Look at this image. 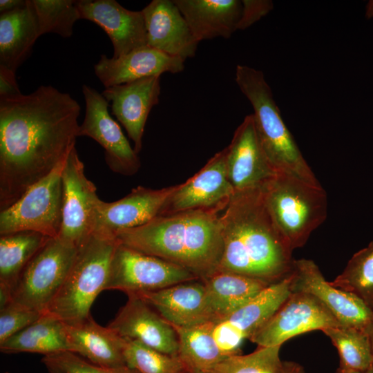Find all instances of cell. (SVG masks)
Here are the masks:
<instances>
[{
  "label": "cell",
  "instance_id": "37",
  "mask_svg": "<svg viewBox=\"0 0 373 373\" xmlns=\"http://www.w3.org/2000/svg\"><path fill=\"white\" fill-rule=\"evenodd\" d=\"M43 314L12 301L0 308V344L31 325Z\"/></svg>",
  "mask_w": 373,
  "mask_h": 373
},
{
  "label": "cell",
  "instance_id": "3",
  "mask_svg": "<svg viewBox=\"0 0 373 373\" xmlns=\"http://www.w3.org/2000/svg\"><path fill=\"white\" fill-rule=\"evenodd\" d=\"M224 209H192L159 216L115 233L118 242L179 265L204 280L218 271L223 251Z\"/></svg>",
  "mask_w": 373,
  "mask_h": 373
},
{
  "label": "cell",
  "instance_id": "9",
  "mask_svg": "<svg viewBox=\"0 0 373 373\" xmlns=\"http://www.w3.org/2000/svg\"><path fill=\"white\" fill-rule=\"evenodd\" d=\"M200 279L189 270L119 242L114 252L104 290L139 295Z\"/></svg>",
  "mask_w": 373,
  "mask_h": 373
},
{
  "label": "cell",
  "instance_id": "38",
  "mask_svg": "<svg viewBox=\"0 0 373 373\" xmlns=\"http://www.w3.org/2000/svg\"><path fill=\"white\" fill-rule=\"evenodd\" d=\"M242 11L238 30H245L267 15L273 8L269 0H242Z\"/></svg>",
  "mask_w": 373,
  "mask_h": 373
},
{
  "label": "cell",
  "instance_id": "1",
  "mask_svg": "<svg viewBox=\"0 0 373 373\" xmlns=\"http://www.w3.org/2000/svg\"><path fill=\"white\" fill-rule=\"evenodd\" d=\"M81 111L71 95L52 86L0 98V209L66 160L75 146Z\"/></svg>",
  "mask_w": 373,
  "mask_h": 373
},
{
  "label": "cell",
  "instance_id": "47",
  "mask_svg": "<svg viewBox=\"0 0 373 373\" xmlns=\"http://www.w3.org/2000/svg\"><path fill=\"white\" fill-rule=\"evenodd\" d=\"M188 373H191V372H188Z\"/></svg>",
  "mask_w": 373,
  "mask_h": 373
},
{
  "label": "cell",
  "instance_id": "24",
  "mask_svg": "<svg viewBox=\"0 0 373 373\" xmlns=\"http://www.w3.org/2000/svg\"><path fill=\"white\" fill-rule=\"evenodd\" d=\"M66 325L73 353L100 366L126 365L125 340L108 326H101L91 315L81 322Z\"/></svg>",
  "mask_w": 373,
  "mask_h": 373
},
{
  "label": "cell",
  "instance_id": "44",
  "mask_svg": "<svg viewBox=\"0 0 373 373\" xmlns=\"http://www.w3.org/2000/svg\"><path fill=\"white\" fill-rule=\"evenodd\" d=\"M365 16L368 19H373V0L369 1L366 5Z\"/></svg>",
  "mask_w": 373,
  "mask_h": 373
},
{
  "label": "cell",
  "instance_id": "43",
  "mask_svg": "<svg viewBox=\"0 0 373 373\" xmlns=\"http://www.w3.org/2000/svg\"><path fill=\"white\" fill-rule=\"evenodd\" d=\"M336 373H373V367L365 371L348 370L338 367Z\"/></svg>",
  "mask_w": 373,
  "mask_h": 373
},
{
  "label": "cell",
  "instance_id": "25",
  "mask_svg": "<svg viewBox=\"0 0 373 373\" xmlns=\"http://www.w3.org/2000/svg\"><path fill=\"white\" fill-rule=\"evenodd\" d=\"M40 37L32 0L25 6L0 14V66L17 69L30 55Z\"/></svg>",
  "mask_w": 373,
  "mask_h": 373
},
{
  "label": "cell",
  "instance_id": "11",
  "mask_svg": "<svg viewBox=\"0 0 373 373\" xmlns=\"http://www.w3.org/2000/svg\"><path fill=\"white\" fill-rule=\"evenodd\" d=\"M341 325L330 311L314 296L294 291L249 341L258 347L281 346L297 335Z\"/></svg>",
  "mask_w": 373,
  "mask_h": 373
},
{
  "label": "cell",
  "instance_id": "39",
  "mask_svg": "<svg viewBox=\"0 0 373 373\" xmlns=\"http://www.w3.org/2000/svg\"><path fill=\"white\" fill-rule=\"evenodd\" d=\"M21 94L16 81L15 72L0 66V98L13 97Z\"/></svg>",
  "mask_w": 373,
  "mask_h": 373
},
{
  "label": "cell",
  "instance_id": "5",
  "mask_svg": "<svg viewBox=\"0 0 373 373\" xmlns=\"http://www.w3.org/2000/svg\"><path fill=\"white\" fill-rule=\"evenodd\" d=\"M118 244L115 236L93 231L78 248L64 283L46 312L66 325L90 316L94 300L104 290Z\"/></svg>",
  "mask_w": 373,
  "mask_h": 373
},
{
  "label": "cell",
  "instance_id": "26",
  "mask_svg": "<svg viewBox=\"0 0 373 373\" xmlns=\"http://www.w3.org/2000/svg\"><path fill=\"white\" fill-rule=\"evenodd\" d=\"M289 275L267 287L250 301L217 323L242 343L260 329L291 293Z\"/></svg>",
  "mask_w": 373,
  "mask_h": 373
},
{
  "label": "cell",
  "instance_id": "45",
  "mask_svg": "<svg viewBox=\"0 0 373 373\" xmlns=\"http://www.w3.org/2000/svg\"><path fill=\"white\" fill-rule=\"evenodd\" d=\"M48 373H66L61 370L50 365H46Z\"/></svg>",
  "mask_w": 373,
  "mask_h": 373
},
{
  "label": "cell",
  "instance_id": "36",
  "mask_svg": "<svg viewBox=\"0 0 373 373\" xmlns=\"http://www.w3.org/2000/svg\"><path fill=\"white\" fill-rule=\"evenodd\" d=\"M42 363L45 366H53L66 373H140L127 365L113 367L95 365L71 352L44 356Z\"/></svg>",
  "mask_w": 373,
  "mask_h": 373
},
{
  "label": "cell",
  "instance_id": "41",
  "mask_svg": "<svg viewBox=\"0 0 373 373\" xmlns=\"http://www.w3.org/2000/svg\"><path fill=\"white\" fill-rule=\"evenodd\" d=\"M282 373H305L303 367L294 361H283Z\"/></svg>",
  "mask_w": 373,
  "mask_h": 373
},
{
  "label": "cell",
  "instance_id": "40",
  "mask_svg": "<svg viewBox=\"0 0 373 373\" xmlns=\"http://www.w3.org/2000/svg\"><path fill=\"white\" fill-rule=\"evenodd\" d=\"M27 0H1L0 12H7L25 6Z\"/></svg>",
  "mask_w": 373,
  "mask_h": 373
},
{
  "label": "cell",
  "instance_id": "14",
  "mask_svg": "<svg viewBox=\"0 0 373 373\" xmlns=\"http://www.w3.org/2000/svg\"><path fill=\"white\" fill-rule=\"evenodd\" d=\"M233 193L227 175L225 147L211 157L193 176L176 185L160 216L192 209H224Z\"/></svg>",
  "mask_w": 373,
  "mask_h": 373
},
{
  "label": "cell",
  "instance_id": "12",
  "mask_svg": "<svg viewBox=\"0 0 373 373\" xmlns=\"http://www.w3.org/2000/svg\"><path fill=\"white\" fill-rule=\"evenodd\" d=\"M86 112L78 137H89L105 150L108 167L122 175H135L141 166L137 153L131 147L119 125L111 116L108 102L95 88L83 85Z\"/></svg>",
  "mask_w": 373,
  "mask_h": 373
},
{
  "label": "cell",
  "instance_id": "8",
  "mask_svg": "<svg viewBox=\"0 0 373 373\" xmlns=\"http://www.w3.org/2000/svg\"><path fill=\"white\" fill-rule=\"evenodd\" d=\"M77 250L58 237L50 238L21 272L12 290V301L45 313L64 283Z\"/></svg>",
  "mask_w": 373,
  "mask_h": 373
},
{
  "label": "cell",
  "instance_id": "21",
  "mask_svg": "<svg viewBox=\"0 0 373 373\" xmlns=\"http://www.w3.org/2000/svg\"><path fill=\"white\" fill-rule=\"evenodd\" d=\"M184 60L149 46L130 52L118 58L103 54L94 66L97 77L106 88L121 85L140 79L160 76L164 73L183 70Z\"/></svg>",
  "mask_w": 373,
  "mask_h": 373
},
{
  "label": "cell",
  "instance_id": "31",
  "mask_svg": "<svg viewBox=\"0 0 373 373\" xmlns=\"http://www.w3.org/2000/svg\"><path fill=\"white\" fill-rule=\"evenodd\" d=\"M338 352L339 367L365 371L373 367V357L367 334L354 327L336 326L322 331Z\"/></svg>",
  "mask_w": 373,
  "mask_h": 373
},
{
  "label": "cell",
  "instance_id": "6",
  "mask_svg": "<svg viewBox=\"0 0 373 373\" xmlns=\"http://www.w3.org/2000/svg\"><path fill=\"white\" fill-rule=\"evenodd\" d=\"M262 188L267 207L292 250L303 247L326 220L325 191L286 173H276Z\"/></svg>",
  "mask_w": 373,
  "mask_h": 373
},
{
  "label": "cell",
  "instance_id": "30",
  "mask_svg": "<svg viewBox=\"0 0 373 373\" xmlns=\"http://www.w3.org/2000/svg\"><path fill=\"white\" fill-rule=\"evenodd\" d=\"M214 321L180 327L173 325L179 341L178 356L191 373H207L226 358L213 336Z\"/></svg>",
  "mask_w": 373,
  "mask_h": 373
},
{
  "label": "cell",
  "instance_id": "2",
  "mask_svg": "<svg viewBox=\"0 0 373 373\" xmlns=\"http://www.w3.org/2000/svg\"><path fill=\"white\" fill-rule=\"evenodd\" d=\"M220 219L223 251L218 271L269 284L290 274L293 250L267 207L262 187L234 192Z\"/></svg>",
  "mask_w": 373,
  "mask_h": 373
},
{
  "label": "cell",
  "instance_id": "15",
  "mask_svg": "<svg viewBox=\"0 0 373 373\" xmlns=\"http://www.w3.org/2000/svg\"><path fill=\"white\" fill-rule=\"evenodd\" d=\"M176 185L159 189L138 186L124 198L107 202L98 200L93 231L115 236L119 231L145 224L160 216Z\"/></svg>",
  "mask_w": 373,
  "mask_h": 373
},
{
  "label": "cell",
  "instance_id": "35",
  "mask_svg": "<svg viewBox=\"0 0 373 373\" xmlns=\"http://www.w3.org/2000/svg\"><path fill=\"white\" fill-rule=\"evenodd\" d=\"M280 347H258L248 354L227 356L207 373H282Z\"/></svg>",
  "mask_w": 373,
  "mask_h": 373
},
{
  "label": "cell",
  "instance_id": "18",
  "mask_svg": "<svg viewBox=\"0 0 373 373\" xmlns=\"http://www.w3.org/2000/svg\"><path fill=\"white\" fill-rule=\"evenodd\" d=\"M80 19L100 26L113 47V58H118L147 45L143 13L127 10L115 0L76 1Z\"/></svg>",
  "mask_w": 373,
  "mask_h": 373
},
{
  "label": "cell",
  "instance_id": "16",
  "mask_svg": "<svg viewBox=\"0 0 373 373\" xmlns=\"http://www.w3.org/2000/svg\"><path fill=\"white\" fill-rule=\"evenodd\" d=\"M227 149V169L234 192L262 187L276 173L258 137L252 114L234 132Z\"/></svg>",
  "mask_w": 373,
  "mask_h": 373
},
{
  "label": "cell",
  "instance_id": "4",
  "mask_svg": "<svg viewBox=\"0 0 373 373\" xmlns=\"http://www.w3.org/2000/svg\"><path fill=\"white\" fill-rule=\"evenodd\" d=\"M235 81L249 101L262 150L276 173H286L321 184L285 124L261 70L238 65Z\"/></svg>",
  "mask_w": 373,
  "mask_h": 373
},
{
  "label": "cell",
  "instance_id": "17",
  "mask_svg": "<svg viewBox=\"0 0 373 373\" xmlns=\"http://www.w3.org/2000/svg\"><path fill=\"white\" fill-rule=\"evenodd\" d=\"M128 297L108 326L124 338L164 354L178 355V336L173 325L140 296Z\"/></svg>",
  "mask_w": 373,
  "mask_h": 373
},
{
  "label": "cell",
  "instance_id": "28",
  "mask_svg": "<svg viewBox=\"0 0 373 373\" xmlns=\"http://www.w3.org/2000/svg\"><path fill=\"white\" fill-rule=\"evenodd\" d=\"M5 354L30 352L44 356L73 352L66 325L57 317L45 312L36 321L0 344Z\"/></svg>",
  "mask_w": 373,
  "mask_h": 373
},
{
  "label": "cell",
  "instance_id": "10",
  "mask_svg": "<svg viewBox=\"0 0 373 373\" xmlns=\"http://www.w3.org/2000/svg\"><path fill=\"white\" fill-rule=\"evenodd\" d=\"M62 222L58 238L79 248L94 229L96 204L99 199L95 185L87 178L75 146L69 153L62 171Z\"/></svg>",
  "mask_w": 373,
  "mask_h": 373
},
{
  "label": "cell",
  "instance_id": "7",
  "mask_svg": "<svg viewBox=\"0 0 373 373\" xmlns=\"http://www.w3.org/2000/svg\"><path fill=\"white\" fill-rule=\"evenodd\" d=\"M66 160L14 204L1 211L0 235L30 231L58 237L62 222V171Z\"/></svg>",
  "mask_w": 373,
  "mask_h": 373
},
{
  "label": "cell",
  "instance_id": "23",
  "mask_svg": "<svg viewBox=\"0 0 373 373\" xmlns=\"http://www.w3.org/2000/svg\"><path fill=\"white\" fill-rule=\"evenodd\" d=\"M200 42L216 37L229 38L238 30L242 11L238 0H173Z\"/></svg>",
  "mask_w": 373,
  "mask_h": 373
},
{
  "label": "cell",
  "instance_id": "27",
  "mask_svg": "<svg viewBox=\"0 0 373 373\" xmlns=\"http://www.w3.org/2000/svg\"><path fill=\"white\" fill-rule=\"evenodd\" d=\"M202 280L214 322L226 318L271 285L259 279L223 271H218Z\"/></svg>",
  "mask_w": 373,
  "mask_h": 373
},
{
  "label": "cell",
  "instance_id": "20",
  "mask_svg": "<svg viewBox=\"0 0 373 373\" xmlns=\"http://www.w3.org/2000/svg\"><path fill=\"white\" fill-rule=\"evenodd\" d=\"M148 46L186 60L195 56L199 41L171 0H153L142 10Z\"/></svg>",
  "mask_w": 373,
  "mask_h": 373
},
{
  "label": "cell",
  "instance_id": "19",
  "mask_svg": "<svg viewBox=\"0 0 373 373\" xmlns=\"http://www.w3.org/2000/svg\"><path fill=\"white\" fill-rule=\"evenodd\" d=\"M102 95L111 102L112 114L125 128L138 154L142 148V137L149 113L159 103L160 76L106 88Z\"/></svg>",
  "mask_w": 373,
  "mask_h": 373
},
{
  "label": "cell",
  "instance_id": "32",
  "mask_svg": "<svg viewBox=\"0 0 373 373\" xmlns=\"http://www.w3.org/2000/svg\"><path fill=\"white\" fill-rule=\"evenodd\" d=\"M330 283L356 296L373 309V241L355 253Z\"/></svg>",
  "mask_w": 373,
  "mask_h": 373
},
{
  "label": "cell",
  "instance_id": "33",
  "mask_svg": "<svg viewBox=\"0 0 373 373\" xmlns=\"http://www.w3.org/2000/svg\"><path fill=\"white\" fill-rule=\"evenodd\" d=\"M124 340L126 364L140 373L190 372L178 355L162 353L136 341Z\"/></svg>",
  "mask_w": 373,
  "mask_h": 373
},
{
  "label": "cell",
  "instance_id": "22",
  "mask_svg": "<svg viewBox=\"0 0 373 373\" xmlns=\"http://www.w3.org/2000/svg\"><path fill=\"white\" fill-rule=\"evenodd\" d=\"M173 325L192 326L213 321L202 279L136 295Z\"/></svg>",
  "mask_w": 373,
  "mask_h": 373
},
{
  "label": "cell",
  "instance_id": "13",
  "mask_svg": "<svg viewBox=\"0 0 373 373\" xmlns=\"http://www.w3.org/2000/svg\"><path fill=\"white\" fill-rule=\"evenodd\" d=\"M291 291L309 294L323 303L344 327L365 330L373 320V309L361 299L333 286L312 260L294 261L289 274Z\"/></svg>",
  "mask_w": 373,
  "mask_h": 373
},
{
  "label": "cell",
  "instance_id": "29",
  "mask_svg": "<svg viewBox=\"0 0 373 373\" xmlns=\"http://www.w3.org/2000/svg\"><path fill=\"white\" fill-rule=\"evenodd\" d=\"M50 238L30 231L1 235L0 290L12 293L26 266Z\"/></svg>",
  "mask_w": 373,
  "mask_h": 373
},
{
  "label": "cell",
  "instance_id": "34",
  "mask_svg": "<svg viewBox=\"0 0 373 373\" xmlns=\"http://www.w3.org/2000/svg\"><path fill=\"white\" fill-rule=\"evenodd\" d=\"M38 21L40 36L58 34L64 38L73 35L75 23L80 19L76 1L32 0Z\"/></svg>",
  "mask_w": 373,
  "mask_h": 373
},
{
  "label": "cell",
  "instance_id": "42",
  "mask_svg": "<svg viewBox=\"0 0 373 373\" xmlns=\"http://www.w3.org/2000/svg\"><path fill=\"white\" fill-rule=\"evenodd\" d=\"M365 332L368 336L371 349H372V357H373V320L371 322V323L367 326V327L365 329Z\"/></svg>",
  "mask_w": 373,
  "mask_h": 373
},
{
  "label": "cell",
  "instance_id": "46",
  "mask_svg": "<svg viewBox=\"0 0 373 373\" xmlns=\"http://www.w3.org/2000/svg\"><path fill=\"white\" fill-rule=\"evenodd\" d=\"M5 373H9V372H5Z\"/></svg>",
  "mask_w": 373,
  "mask_h": 373
}]
</instances>
